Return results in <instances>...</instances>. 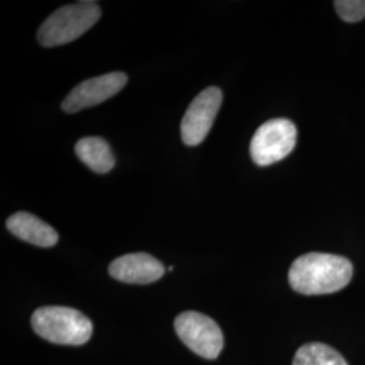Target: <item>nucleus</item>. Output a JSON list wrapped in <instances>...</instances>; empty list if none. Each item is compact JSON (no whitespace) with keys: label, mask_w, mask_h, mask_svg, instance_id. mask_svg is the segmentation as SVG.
<instances>
[{"label":"nucleus","mask_w":365,"mask_h":365,"mask_svg":"<svg viewBox=\"0 0 365 365\" xmlns=\"http://www.w3.org/2000/svg\"><path fill=\"white\" fill-rule=\"evenodd\" d=\"M352 276V262L342 256L306 253L292 262L288 282L303 295H325L346 287Z\"/></svg>","instance_id":"1"},{"label":"nucleus","mask_w":365,"mask_h":365,"mask_svg":"<svg viewBox=\"0 0 365 365\" xmlns=\"http://www.w3.org/2000/svg\"><path fill=\"white\" fill-rule=\"evenodd\" d=\"M34 331L53 344L83 345L91 339L92 322L84 314L71 307L46 306L31 317Z\"/></svg>","instance_id":"2"},{"label":"nucleus","mask_w":365,"mask_h":365,"mask_svg":"<svg viewBox=\"0 0 365 365\" xmlns=\"http://www.w3.org/2000/svg\"><path fill=\"white\" fill-rule=\"evenodd\" d=\"M102 10L95 1H78L64 6L46 18L38 30L42 46L66 45L88 31L101 18Z\"/></svg>","instance_id":"3"},{"label":"nucleus","mask_w":365,"mask_h":365,"mask_svg":"<svg viewBox=\"0 0 365 365\" xmlns=\"http://www.w3.org/2000/svg\"><path fill=\"white\" fill-rule=\"evenodd\" d=\"M298 131L289 119L277 118L262 123L250 143L252 160L268 167L287 157L297 145Z\"/></svg>","instance_id":"4"},{"label":"nucleus","mask_w":365,"mask_h":365,"mask_svg":"<svg viewBox=\"0 0 365 365\" xmlns=\"http://www.w3.org/2000/svg\"><path fill=\"white\" fill-rule=\"evenodd\" d=\"M175 330L179 339L203 359L214 360L223 349L221 327L205 314L185 312L178 315Z\"/></svg>","instance_id":"5"},{"label":"nucleus","mask_w":365,"mask_h":365,"mask_svg":"<svg viewBox=\"0 0 365 365\" xmlns=\"http://www.w3.org/2000/svg\"><path fill=\"white\" fill-rule=\"evenodd\" d=\"M222 99L223 95L218 87H209L196 96L182 117V138L184 144L196 146L203 143L221 108Z\"/></svg>","instance_id":"6"},{"label":"nucleus","mask_w":365,"mask_h":365,"mask_svg":"<svg viewBox=\"0 0 365 365\" xmlns=\"http://www.w3.org/2000/svg\"><path fill=\"white\" fill-rule=\"evenodd\" d=\"M126 83L128 76L123 72H111L103 76L84 80L68 93L61 107L68 114H75L80 110L101 105L115 96Z\"/></svg>","instance_id":"7"},{"label":"nucleus","mask_w":365,"mask_h":365,"mask_svg":"<svg viewBox=\"0 0 365 365\" xmlns=\"http://www.w3.org/2000/svg\"><path fill=\"white\" fill-rule=\"evenodd\" d=\"M108 272L122 283L150 284L163 277L165 268L148 253H130L113 261Z\"/></svg>","instance_id":"8"},{"label":"nucleus","mask_w":365,"mask_h":365,"mask_svg":"<svg viewBox=\"0 0 365 365\" xmlns=\"http://www.w3.org/2000/svg\"><path fill=\"white\" fill-rule=\"evenodd\" d=\"M6 226L19 240L41 248H51L58 241V235L52 226L30 212L21 211L14 214L6 222Z\"/></svg>","instance_id":"9"},{"label":"nucleus","mask_w":365,"mask_h":365,"mask_svg":"<svg viewBox=\"0 0 365 365\" xmlns=\"http://www.w3.org/2000/svg\"><path fill=\"white\" fill-rule=\"evenodd\" d=\"M75 152L80 161L96 173H107L115 165L110 145L101 137L81 138L75 146Z\"/></svg>","instance_id":"10"},{"label":"nucleus","mask_w":365,"mask_h":365,"mask_svg":"<svg viewBox=\"0 0 365 365\" xmlns=\"http://www.w3.org/2000/svg\"><path fill=\"white\" fill-rule=\"evenodd\" d=\"M292 365H348V363L331 346L321 342H309L295 353Z\"/></svg>","instance_id":"11"},{"label":"nucleus","mask_w":365,"mask_h":365,"mask_svg":"<svg viewBox=\"0 0 365 365\" xmlns=\"http://www.w3.org/2000/svg\"><path fill=\"white\" fill-rule=\"evenodd\" d=\"M334 6L341 19L345 22L353 24L365 18V0H337Z\"/></svg>","instance_id":"12"}]
</instances>
